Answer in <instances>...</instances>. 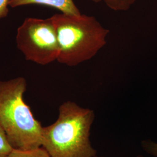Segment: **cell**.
Here are the masks:
<instances>
[{
    "mask_svg": "<svg viewBox=\"0 0 157 157\" xmlns=\"http://www.w3.org/2000/svg\"><path fill=\"white\" fill-rule=\"evenodd\" d=\"M16 42L28 61L46 65L57 60L59 46L51 17L26 18L17 30Z\"/></svg>",
    "mask_w": 157,
    "mask_h": 157,
    "instance_id": "4",
    "label": "cell"
},
{
    "mask_svg": "<svg viewBox=\"0 0 157 157\" xmlns=\"http://www.w3.org/2000/svg\"><path fill=\"white\" fill-rule=\"evenodd\" d=\"M137 0H103L106 6L115 11H126L130 8Z\"/></svg>",
    "mask_w": 157,
    "mask_h": 157,
    "instance_id": "7",
    "label": "cell"
},
{
    "mask_svg": "<svg viewBox=\"0 0 157 157\" xmlns=\"http://www.w3.org/2000/svg\"><path fill=\"white\" fill-rule=\"evenodd\" d=\"M59 46L57 61L75 67L90 60L107 44L109 33L95 17L56 13L51 17Z\"/></svg>",
    "mask_w": 157,
    "mask_h": 157,
    "instance_id": "2",
    "label": "cell"
},
{
    "mask_svg": "<svg viewBox=\"0 0 157 157\" xmlns=\"http://www.w3.org/2000/svg\"><path fill=\"white\" fill-rule=\"evenodd\" d=\"M29 4L48 6L66 14H81L73 0H9L8 2V6L12 8Z\"/></svg>",
    "mask_w": 157,
    "mask_h": 157,
    "instance_id": "5",
    "label": "cell"
},
{
    "mask_svg": "<svg viewBox=\"0 0 157 157\" xmlns=\"http://www.w3.org/2000/svg\"><path fill=\"white\" fill-rule=\"evenodd\" d=\"M91 1L95 3H99V2H101L103 1V0H91Z\"/></svg>",
    "mask_w": 157,
    "mask_h": 157,
    "instance_id": "11",
    "label": "cell"
},
{
    "mask_svg": "<svg viewBox=\"0 0 157 157\" xmlns=\"http://www.w3.org/2000/svg\"><path fill=\"white\" fill-rule=\"evenodd\" d=\"M97 157V156H96V157Z\"/></svg>",
    "mask_w": 157,
    "mask_h": 157,
    "instance_id": "13",
    "label": "cell"
},
{
    "mask_svg": "<svg viewBox=\"0 0 157 157\" xmlns=\"http://www.w3.org/2000/svg\"><path fill=\"white\" fill-rule=\"evenodd\" d=\"M6 157H51L42 146L30 150H19L13 149Z\"/></svg>",
    "mask_w": 157,
    "mask_h": 157,
    "instance_id": "6",
    "label": "cell"
},
{
    "mask_svg": "<svg viewBox=\"0 0 157 157\" xmlns=\"http://www.w3.org/2000/svg\"><path fill=\"white\" fill-rule=\"evenodd\" d=\"M12 150L7 140L5 131L0 124V157H6Z\"/></svg>",
    "mask_w": 157,
    "mask_h": 157,
    "instance_id": "8",
    "label": "cell"
},
{
    "mask_svg": "<svg viewBox=\"0 0 157 157\" xmlns=\"http://www.w3.org/2000/svg\"><path fill=\"white\" fill-rule=\"evenodd\" d=\"M136 157H144L143 155H138V156H137Z\"/></svg>",
    "mask_w": 157,
    "mask_h": 157,
    "instance_id": "12",
    "label": "cell"
},
{
    "mask_svg": "<svg viewBox=\"0 0 157 157\" xmlns=\"http://www.w3.org/2000/svg\"><path fill=\"white\" fill-rule=\"evenodd\" d=\"M26 86L23 77L0 81V124L12 149L23 151L42 146L43 128L24 101Z\"/></svg>",
    "mask_w": 157,
    "mask_h": 157,
    "instance_id": "3",
    "label": "cell"
},
{
    "mask_svg": "<svg viewBox=\"0 0 157 157\" xmlns=\"http://www.w3.org/2000/svg\"><path fill=\"white\" fill-rule=\"evenodd\" d=\"M94 118L93 110L72 101L63 102L56 122L43 128L42 147L51 157H96L90 140Z\"/></svg>",
    "mask_w": 157,
    "mask_h": 157,
    "instance_id": "1",
    "label": "cell"
},
{
    "mask_svg": "<svg viewBox=\"0 0 157 157\" xmlns=\"http://www.w3.org/2000/svg\"><path fill=\"white\" fill-rule=\"evenodd\" d=\"M143 149L148 154L157 157V143L150 140H145L141 142Z\"/></svg>",
    "mask_w": 157,
    "mask_h": 157,
    "instance_id": "9",
    "label": "cell"
},
{
    "mask_svg": "<svg viewBox=\"0 0 157 157\" xmlns=\"http://www.w3.org/2000/svg\"><path fill=\"white\" fill-rule=\"evenodd\" d=\"M9 0H0V19L7 17L9 13Z\"/></svg>",
    "mask_w": 157,
    "mask_h": 157,
    "instance_id": "10",
    "label": "cell"
}]
</instances>
